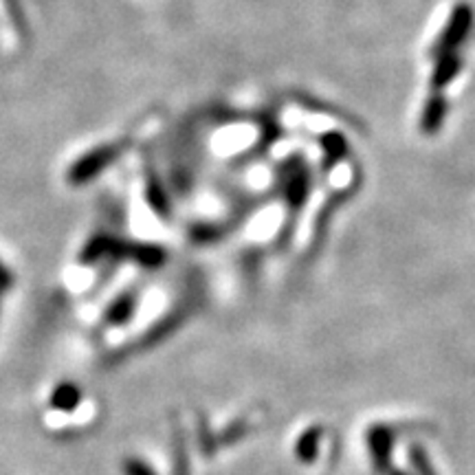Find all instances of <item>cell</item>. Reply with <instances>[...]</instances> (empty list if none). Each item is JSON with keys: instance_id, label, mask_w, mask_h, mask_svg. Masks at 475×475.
Listing matches in <instances>:
<instances>
[{"instance_id": "9", "label": "cell", "mask_w": 475, "mask_h": 475, "mask_svg": "<svg viewBox=\"0 0 475 475\" xmlns=\"http://www.w3.org/2000/svg\"><path fill=\"white\" fill-rule=\"evenodd\" d=\"M289 198L293 201V205H300V202H304L306 198V176L300 175V176H293L289 183Z\"/></svg>"}, {"instance_id": "7", "label": "cell", "mask_w": 475, "mask_h": 475, "mask_svg": "<svg viewBox=\"0 0 475 475\" xmlns=\"http://www.w3.org/2000/svg\"><path fill=\"white\" fill-rule=\"evenodd\" d=\"M321 146L326 148V152H328L330 158H339L345 152L344 137L336 135V132H330V135H326L324 139H321Z\"/></svg>"}, {"instance_id": "4", "label": "cell", "mask_w": 475, "mask_h": 475, "mask_svg": "<svg viewBox=\"0 0 475 475\" xmlns=\"http://www.w3.org/2000/svg\"><path fill=\"white\" fill-rule=\"evenodd\" d=\"M460 67H462V59H460V56L455 51L440 56L438 62H435L434 76H432V86L435 88V91L447 86V84L460 73Z\"/></svg>"}, {"instance_id": "8", "label": "cell", "mask_w": 475, "mask_h": 475, "mask_svg": "<svg viewBox=\"0 0 475 475\" xmlns=\"http://www.w3.org/2000/svg\"><path fill=\"white\" fill-rule=\"evenodd\" d=\"M175 475H187V453L181 434L175 435Z\"/></svg>"}, {"instance_id": "5", "label": "cell", "mask_w": 475, "mask_h": 475, "mask_svg": "<svg viewBox=\"0 0 475 475\" xmlns=\"http://www.w3.org/2000/svg\"><path fill=\"white\" fill-rule=\"evenodd\" d=\"M135 306H137L135 295H123V297H119L117 301H112L111 309H108L106 321L111 326L128 324V321H130V317L135 315Z\"/></svg>"}, {"instance_id": "3", "label": "cell", "mask_w": 475, "mask_h": 475, "mask_svg": "<svg viewBox=\"0 0 475 475\" xmlns=\"http://www.w3.org/2000/svg\"><path fill=\"white\" fill-rule=\"evenodd\" d=\"M444 115H447V99L440 95V93H435V95L427 99V106H425L423 117H420V128H423V132L434 135L435 130H440Z\"/></svg>"}, {"instance_id": "1", "label": "cell", "mask_w": 475, "mask_h": 475, "mask_svg": "<svg viewBox=\"0 0 475 475\" xmlns=\"http://www.w3.org/2000/svg\"><path fill=\"white\" fill-rule=\"evenodd\" d=\"M473 24V12L469 4H458L453 9L452 18H449L447 27H444L443 36L438 38V44L434 47V56L440 58L444 53H453L460 44L464 42V38L469 36Z\"/></svg>"}, {"instance_id": "10", "label": "cell", "mask_w": 475, "mask_h": 475, "mask_svg": "<svg viewBox=\"0 0 475 475\" xmlns=\"http://www.w3.org/2000/svg\"><path fill=\"white\" fill-rule=\"evenodd\" d=\"M9 286H12V275H9V271L0 264V291L9 289Z\"/></svg>"}, {"instance_id": "6", "label": "cell", "mask_w": 475, "mask_h": 475, "mask_svg": "<svg viewBox=\"0 0 475 475\" xmlns=\"http://www.w3.org/2000/svg\"><path fill=\"white\" fill-rule=\"evenodd\" d=\"M121 471H123V475H158L155 469L150 467V464L143 462V460H139V458L123 460Z\"/></svg>"}, {"instance_id": "2", "label": "cell", "mask_w": 475, "mask_h": 475, "mask_svg": "<svg viewBox=\"0 0 475 475\" xmlns=\"http://www.w3.org/2000/svg\"><path fill=\"white\" fill-rule=\"evenodd\" d=\"M79 403H82V392H79L77 385L71 383V381H62V383H58L56 388H53L51 396H49V408L62 414L76 412Z\"/></svg>"}]
</instances>
